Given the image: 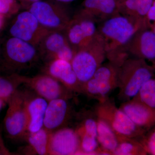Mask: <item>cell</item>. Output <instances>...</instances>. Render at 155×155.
Instances as JSON below:
<instances>
[{"label": "cell", "instance_id": "cell-4", "mask_svg": "<svg viewBox=\"0 0 155 155\" xmlns=\"http://www.w3.org/2000/svg\"><path fill=\"white\" fill-rule=\"evenodd\" d=\"M106 58L104 41L98 32L89 44L76 52L71 62L81 85L93 77Z\"/></svg>", "mask_w": 155, "mask_h": 155}, {"label": "cell", "instance_id": "cell-19", "mask_svg": "<svg viewBox=\"0 0 155 155\" xmlns=\"http://www.w3.org/2000/svg\"><path fill=\"white\" fill-rule=\"evenodd\" d=\"M70 45L64 31H51L42 40L37 49L41 55L49 61Z\"/></svg>", "mask_w": 155, "mask_h": 155}, {"label": "cell", "instance_id": "cell-16", "mask_svg": "<svg viewBox=\"0 0 155 155\" xmlns=\"http://www.w3.org/2000/svg\"><path fill=\"white\" fill-rule=\"evenodd\" d=\"M138 127L148 130L155 125V110L132 98L119 107Z\"/></svg>", "mask_w": 155, "mask_h": 155}, {"label": "cell", "instance_id": "cell-27", "mask_svg": "<svg viewBox=\"0 0 155 155\" xmlns=\"http://www.w3.org/2000/svg\"><path fill=\"white\" fill-rule=\"evenodd\" d=\"M75 130L77 132H84L97 138V118L94 112L87 114Z\"/></svg>", "mask_w": 155, "mask_h": 155}, {"label": "cell", "instance_id": "cell-21", "mask_svg": "<svg viewBox=\"0 0 155 155\" xmlns=\"http://www.w3.org/2000/svg\"><path fill=\"white\" fill-rule=\"evenodd\" d=\"M154 1L122 0L118 2L119 13L127 17L146 21L147 14Z\"/></svg>", "mask_w": 155, "mask_h": 155}, {"label": "cell", "instance_id": "cell-35", "mask_svg": "<svg viewBox=\"0 0 155 155\" xmlns=\"http://www.w3.org/2000/svg\"><path fill=\"white\" fill-rule=\"evenodd\" d=\"M151 28H152L153 30V31L154 32L155 34V23L152 25Z\"/></svg>", "mask_w": 155, "mask_h": 155}, {"label": "cell", "instance_id": "cell-26", "mask_svg": "<svg viewBox=\"0 0 155 155\" xmlns=\"http://www.w3.org/2000/svg\"><path fill=\"white\" fill-rule=\"evenodd\" d=\"M76 132L80 140L78 154L104 155L96 137L84 132Z\"/></svg>", "mask_w": 155, "mask_h": 155}, {"label": "cell", "instance_id": "cell-13", "mask_svg": "<svg viewBox=\"0 0 155 155\" xmlns=\"http://www.w3.org/2000/svg\"><path fill=\"white\" fill-rule=\"evenodd\" d=\"M80 140L75 129L64 127L50 134L49 155L78 154Z\"/></svg>", "mask_w": 155, "mask_h": 155}, {"label": "cell", "instance_id": "cell-2", "mask_svg": "<svg viewBox=\"0 0 155 155\" xmlns=\"http://www.w3.org/2000/svg\"><path fill=\"white\" fill-rule=\"evenodd\" d=\"M155 76V69L143 59L129 57L119 67L118 99L122 102L135 97L147 81Z\"/></svg>", "mask_w": 155, "mask_h": 155}, {"label": "cell", "instance_id": "cell-6", "mask_svg": "<svg viewBox=\"0 0 155 155\" xmlns=\"http://www.w3.org/2000/svg\"><path fill=\"white\" fill-rule=\"evenodd\" d=\"M26 97V91L18 89L7 102L8 108L3 128L7 137L11 140L23 139L26 135L28 121Z\"/></svg>", "mask_w": 155, "mask_h": 155}, {"label": "cell", "instance_id": "cell-12", "mask_svg": "<svg viewBox=\"0 0 155 155\" xmlns=\"http://www.w3.org/2000/svg\"><path fill=\"white\" fill-rule=\"evenodd\" d=\"M130 57L151 63L155 69V34L151 27L145 25L135 34L127 46Z\"/></svg>", "mask_w": 155, "mask_h": 155}, {"label": "cell", "instance_id": "cell-39", "mask_svg": "<svg viewBox=\"0 0 155 155\" xmlns=\"http://www.w3.org/2000/svg\"></svg>", "mask_w": 155, "mask_h": 155}, {"label": "cell", "instance_id": "cell-14", "mask_svg": "<svg viewBox=\"0 0 155 155\" xmlns=\"http://www.w3.org/2000/svg\"><path fill=\"white\" fill-rule=\"evenodd\" d=\"M45 72L60 81L72 92L81 93V84L71 62L59 59L51 60L48 61Z\"/></svg>", "mask_w": 155, "mask_h": 155}, {"label": "cell", "instance_id": "cell-17", "mask_svg": "<svg viewBox=\"0 0 155 155\" xmlns=\"http://www.w3.org/2000/svg\"><path fill=\"white\" fill-rule=\"evenodd\" d=\"M26 93L28 119L26 134L36 132L44 127L45 114L48 101L35 93L34 94Z\"/></svg>", "mask_w": 155, "mask_h": 155}, {"label": "cell", "instance_id": "cell-28", "mask_svg": "<svg viewBox=\"0 0 155 155\" xmlns=\"http://www.w3.org/2000/svg\"><path fill=\"white\" fill-rule=\"evenodd\" d=\"M22 6L17 0H0V15L5 19L18 14Z\"/></svg>", "mask_w": 155, "mask_h": 155}, {"label": "cell", "instance_id": "cell-9", "mask_svg": "<svg viewBox=\"0 0 155 155\" xmlns=\"http://www.w3.org/2000/svg\"><path fill=\"white\" fill-rule=\"evenodd\" d=\"M64 31L69 43L77 52L89 44L97 36V24L78 11L72 16Z\"/></svg>", "mask_w": 155, "mask_h": 155}, {"label": "cell", "instance_id": "cell-38", "mask_svg": "<svg viewBox=\"0 0 155 155\" xmlns=\"http://www.w3.org/2000/svg\"><path fill=\"white\" fill-rule=\"evenodd\" d=\"M116 2H120V1H122V0H116Z\"/></svg>", "mask_w": 155, "mask_h": 155}, {"label": "cell", "instance_id": "cell-10", "mask_svg": "<svg viewBox=\"0 0 155 155\" xmlns=\"http://www.w3.org/2000/svg\"><path fill=\"white\" fill-rule=\"evenodd\" d=\"M50 31L43 27L32 13L27 10L17 14L9 29L11 36L27 42L37 48Z\"/></svg>", "mask_w": 155, "mask_h": 155}, {"label": "cell", "instance_id": "cell-22", "mask_svg": "<svg viewBox=\"0 0 155 155\" xmlns=\"http://www.w3.org/2000/svg\"><path fill=\"white\" fill-rule=\"evenodd\" d=\"M97 140L104 155H113L119 143L118 137L113 129L98 118Z\"/></svg>", "mask_w": 155, "mask_h": 155}, {"label": "cell", "instance_id": "cell-18", "mask_svg": "<svg viewBox=\"0 0 155 155\" xmlns=\"http://www.w3.org/2000/svg\"><path fill=\"white\" fill-rule=\"evenodd\" d=\"M79 12L90 17L97 24L119 13L116 0H84Z\"/></svg>", "mask_w": 155, "mask_h": 155}, {"label": "cell", "instance_id": "cell-34", "mask_svg": "<svg viewBox=\"0 0 155 155\" xmlns=\"http://www.w3.org/2000/svg\"><path fill=\"white\" fill-rule=\"evenodd\" d=\"M5 18L0 15V30H1L4 24V21H5Z\"/></svg>", "mask_w": 155, "mask_h": 155}, {"label": "cell", "instance_id": "cell-32", "mask_svg": "<svg viewBox=\"0 0 155 155\" xmlns=\"http://www.w3.org/2000/svg\"><path fill=\"white\" fill-rule=\"evenodd\" d=\"M54 1L60 3H68L73 2L75 0H54Z\"/></svg>", "mask_w": 155, "mask_h": 155}, {"label": "cell", "instance_id": "cell-25", "mask_svg": "<svg viewBox=\"0 0 155 155\" xmlns=\"http://www.w3.org/2000/svg\"><path fill=\"white\" fill-rule=\"evenodd\" d=\"M133 98L155 110V78L147 81Z\"/></svg>", "mask_w": 155, "mask_h": 155}, {"label": "cell", "instance_id": "cell-5", "mask_svg": "<svg viewBox=\"0 0 155 155\" xmlns=\"http://www.w3.org/2000/svg\"><path fill=\"white\" fill-rule=\"evenodd\" d=\"M37 48L29 43L11 36L2 46V69L8 73H16L34 63L38 56Z\"/></svg>", "mask_w": 155, "mask_h": 155}, {"label": "cell", "instance_id": "cell-20", "mask_svg": "<svg viewBox=\"0 0 155 155\" xmlns=\"http://www.w3.org/2000/svg\"><path fill=\"white\" fill-rule=\"evenodd\" d=\"M51 133L43 127L36 132L27 134L24 138L28 143L24 150L25 153L27 154L49 155Z\"/></svg>", "mask_w": 155, "mask_h": 155}, {"label": "cell", "instance_id": "cell-15", "mask_svg": "<svg viewBox=\"0 0 155 155\" xmlns=\"http://www.w3.org/2000/svg\"><path fill=\"white\" fill-rule=\"evenodd\" d=\"M68 99L59 98L48 101L45 114L44 127L51 132L62 128L70 118L71 106Z\"/></svg>", "mask_w": 155, "mask_h": 155}, {"label": "cell", "instance_id": "cell-1", "mask_svg": "<svg viewBox=\"0 0 155 155\" xmlns=\"http://www.w3.org/2000/svg\"><path fill=\"white\" fill-rule=\"evenodd\" d=\"M145 25H148L145 21L120 13L98 24V32L102 38L108 61L120 67L130 57L127 46L130 40Z\"/></svg>", "mask_w": 155, "mask_h": 155}, {"label": "cell", "instance_id": "cell-11", "mask_svg": "<svg viewBox=\"0 0 155 155\" xmlns=\"http://www.w3.org/2000/svg\"><path fill=\"white\" fill-rule=\"evenodd\" d=\"M21 78L22 84L48 101L59 98L69 100L72 97L73 92L55 78L45 73L33 77L21 75Z\"/></svg>", "mask_w": 155, "mask_h": 155}, {"label": "cell", "instance_id": "cell-29", "mask_svg": "<svg viewBox=\"0 0 155 155\" xmlns=\"http://www.w3.org/2000/svg\"><path fill=\"white\" fill-rule=\"evenodd\" d=\"M147 153L155 155V125L139 139Z\"/></svg>", "mask_w": 155, "mask_h": 155}, {"label": "cell", "instance_id": "cell-23", "mask_svg": "<svg viewBox=\"0 0 155 155\" xmlns=\"http://www.w3.org/2000/svg\"><path fill=\"white\" fill-rule=\"evenodd\" d=\"M21 84V75L18 73L0 74V99L7 103Z\"/></svg>", "mask_w": 155, "mask_h": 155}, {"label": "cell", "instance_id": "cell-8", "mask_svg": "<svg viewBox=\"0 0 155 155\" xmlns=\"http://www.w3.org/2000/svg\"><path fill=\"white\" fill-rule=\"evenodd\" d=\"M61 4L40 0L31 4L26 9L46 29L50 31H63L72 17Z\"/></svg>", "mask_w": 155, "mask_h": 155}, {"label": "cell", "instance_id": "cell-33", "mask_svg": "<svg viewBox=\"0 0 155 155\" xmlns=\"http://www.w3.org/2000/svg\"><path fill=\"white\" fill-rule=\"evenodd\" d=\"M7 103L3 100L0 99V112L2 110L3 108L6 105Z\"/></svg>", "mask_w": 155, "mask_h": 155}, {"label": "cell", "instance_id": "cell-31", "mask_svg": "<svg viewBox=\"0 0 155 155\" xmlns=\"http://www.w3.org/2000/svg\"><path fill=\"white\" fill-rule=\"evenodd\" d=\"M19 3L21 4L22 7L27 8L28 6L34 3L40 1V0H17Z\"/></svg>", "mask_w": 155, "mask_h": 155}, {"label": "cell", "instance_id": "cell-3", "mask_svg": "<svg viewBox=\"0 0 155 155\" xmlns=\"http://www.w3.org/2000/svg\"><path fill=\"white\" fill-rule=\"evenodd\" d=\"M94 112L98 119L110 126L118 137L140 139L146 132L135 125L109 98L99 101Z\"/></svg>", "mask_w": 155, "mask_h": 155}, {"label": "cell", "instance_id": "cell-24", "mask_svg": "<svg viewBox=\"0 0 155 155\" xmlns=\"http://www.w3.org/2000/svg\"><path fill=\"white\" fill-rule=\"evenodd\" d=\"M119 143L113 155H145L147 154L143 146L137 139L118 137Z\"/></svg>", "mask_w": 155, "mask_h": 155}, {"label": "cell", "instance_id": "cell-36", "mask_svg": "<svg viewBox=\"0 0 155 155\" xmlns=\"http://www.w3.org/2000/svg\"><path fill=\"white\" fill-rule=\"evenodd\" d=\"M1 50H2V46L0 45V54H1Z\"/></svg>", "mask_w": 155, "mask_h": 155}, {"label": "cell", "instance_id": "cell-7", "mask_svg": "<svg viewBox=\"0 0 155 155\" xmlns=\"http://www.w3.org/2000/svg\"><path fill=\"white\" fill-rule=\"evenodd\" d=\"M119 67L109 62L103 64L97 69L93 77L81 85V93L99 101L118 88Z\"/></svg>", "mask_w": 155, "mask_h": 155}, {"label": "cell", "instance_id": "cell-30", "mask_svg": "<svg viewBox=\"0 0 155 155\" xmlns=\"http://www.w3.org/2000/svg\"><path fill=\"white\" fill-rule=\"evenodd\" d=\"M3 126L0 125V155H15L6 146L2 136Z\"/></svg>", "mask_w": 155, "mask_h": 155}, {"label": "cell", "instance_id": "cell-37", "mask_svg": "<svg viewBox=\"0 0 155 155\" xmlns=\"http://www.w3.org/2000/svg\"><path fill=\"white\" fill-rule=\"evenodd\" d=\"M153 5L155 7V0L154 1L153 3Z\"/></svg>", "mask_w": 155, "mask_h": 155}]
</instances>
